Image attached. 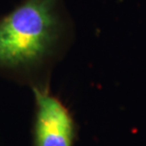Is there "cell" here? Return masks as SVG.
I'll return each mask as SVG.
<instances>
[{
  "label": "cell",
  "instance_id": "7a4b0ae2",
  "mask_svg": "<svg viewBox=\"0 0 146 146\" xmlns=\"http://www.w3.org/2000/svg\"><path fill=\"white\" fill-rule=\"evenodd\" d=\"M37 113L36 146H72L74 127L68 111L53 96L33 89Z\"/></svg>",
  "mask_w": 146,
  "mask_h": 146
},
{
  "label": "cell",
  "instance_id": "6da1fadb",
  "mask_svg": "<svg viewBox=\"0 0 146 146\" xmlns=\"http://www.w3.org/2000/svg\"><path fill=\"white\" fill-rule=\"evenodd\" d=\"M57 0H27L0 21V64L30 65L45 57L59 36Z\"/></svg>",
  "mask_w": 146,
  "mask_h": 146
}]
</instances>
